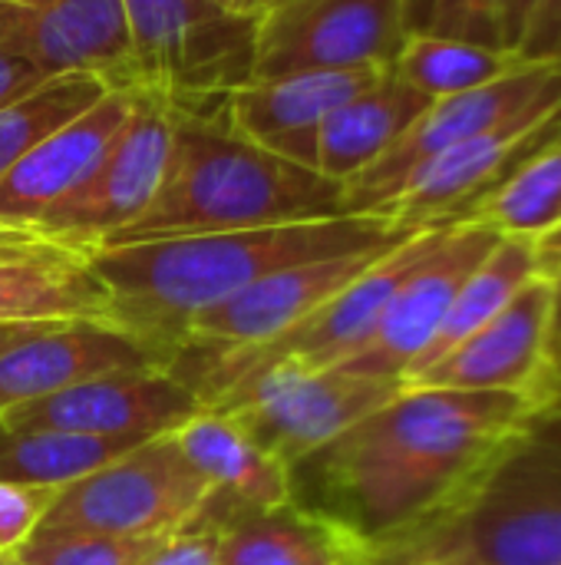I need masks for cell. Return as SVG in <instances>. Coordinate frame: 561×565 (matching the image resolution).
Listing matches in <instances>:
<instances>
[{
    "label": "cell",
    "mask_w": 561,
    "mask_h": 565,
    "mask_svg": "<svg viewBox=\"0 0 561 565\" xmlns=\"http://www.w3.org/2000/svg\"><path fill=\"white\" fill-rule=\"evenodd\" d=\"M175 361L179 351L169 341L139 334L116 321L50 324L0 354V414L93 377L172 371Z\"/></svg>",
    "instance_id": "15"
},
{
    "label": "cell",
    "mask_w": 561,
    "mask_h": 565,
    "mask_svg": "<svg viewBox=\"0 0 561 565\" xmlns=\"http://www.w3.org/2000/svg\"><path fill=\"white\" fill-rule=\"evenodd\" d=\"M215 533V565H367V550L350 533L294 500L274 510H241Z\"/></svg>",
    "instance_id": "21"
},
{
    "label": "cell",
    "mask_w": 561,
    "mask_h": 565,
    "mask_svg": "<svg viewBox=\"0 0 561 565\" xmlns=\"http://www.w3.org/2000/svg\"><path fill=\"white\" fill-rule=\"evenodd\" d=\"M0 565H20V559L13 553H0Z\"/></svg>",
    "instance_id": "39"
},
{
    "label": "cell",
    "mask_w": 561,
    "mask_h": 565,
    "mask_svg": "<svg viewBox=\"0 0 561 565\" xmlns=\"http://www.w3.org/2000/svg\"><path fill=\"white\" fill-rule=\"evenodd\" d=\"M546 0H503V43L506 50H522Z\"/></svg>",
    "instance_id": "33"
},
{
    "label": "cell",
    "mask_w": 561,
    "mask_h": 565,
    "mask_svg": "<svg viewBox=\"0 0 561 565\" xmlns=\"http://www.w3.org/2000/svg\"><path fill=\"white\" fill-rule=\"evenodd\" d=\"M413 232L387 215H334L93 248L89 262L109 288L119 321L175 348V331L185 318L228 301L265 275L317 258L393 248Z\"/></svg>",
    "instance_id": "2"
},
{
    "label": "cell",
    "mask_w": 561,
    "mask_h": 565,
    "mask_svg": "<svg viewBox=\"0 0 561 565\" xmlns=\"http://www.w3.org/2000/svg\"><path fill=\"white\" fill-rule=\"evenodd\" d=\"M218 3L228 10H238V13H258L261 10V0H218Z\"/></svg>",
    "instance_id": "37"
},
{
    "label": "cell",
    "mask_w": 561,
    "mask_h": 565,
    "mask_svg": "<svg viewBox=\"0 0 561 565\" xmlns=\"http://www.w3.org/2000/svg\"><path fill=\"white\" fill-rule=\"evenodd\" d=\"M463 218L483 222L499 235L532 238L542 275L552 278L561 265V136L526 156L456 222Z\"/></svg>",
    "instance_id": "23"
},
{
    "label": "cell",
    "mask_w": 561,
    "mask_h": 565,
    "mask_svg": "<svg viewBox=\"0 0 561 565\" xmlns=\"http://www.w3.org/2000/svg\"><path fill=\"white\" fill-rule=\"evenodd\" d=\"M142 89H109L86 113L36 142L0 182V222L36 225L73 195L126 129Z\"/></svg>",
    "instance_id": "19"
},
{
    "label": "cell",
    "mask_w": 561,
    "mask_h": 565,
    "mask_svg": "<svg viewBox=\"0 0 561 565\" xmlns=\"http://www.w3.org/2000/svg\"><path fill=\"white\" fill-rule=\"evenodd\" d=\"M403 391V381L350 371H301L278 361L235 377L205 411L231 417L261 450L284 467L311 457L384 407Z\"/></svg>",
    "instance_id": "6"
},
{
    "label": "cell",
    "mask_w": 561,
    "mask_h": 565,
    "mask_svg": "<svg viewBox=\"0 0 561 565\" xmlns=\"http://www.w3.org/2000/svg\"><path fill=\"white\" fill-rule=\"evenodd\" d=\"M56 493L60 490L50 487H23L0 480V553H13L23 540L36 533Z\"/></svg>",
    "instance_id": "30"
},
{
    "label": "cell",
    "mask_w": 561,
    "mask_h": 565,
    "mask_svg": "<svg viewBox=\"0 0 561 565\" xmlns=\"http://www.w3.org/2000/svg\"><path fill=\"white\" fill-rule=\"evenodd\" d=\"M172 536H145V540H119L96 533H60L36 530L23 540L13 556L20 565H149Z\"/></svg>",
    "instance_id": "28"
},
{
    "label": "cell",
    "mask_w": 561,
    "mask_h": 565,
    "mask_svg": "<svg viewBox=\"0 0 561 565\" xmlns=\"http://www.w3.org/2000/svg\"><path fill=\"white\" fill-rule=\"evenodd\" d=\"M172 152V106L152 93H139L136 109L89 172V179L53 205L33 228L73 248L93 252L126 225H132L155 199Z\"/></svg>",
    "instance_id": "10"
},
{
    "label": "cell",
    "mask_w": 561,
    "mask_h": 565,
    "mask_svg": "<svg viewBox=\"0 0 561 565\" xmlns=\"http://www.w3.org/2000/svg\"><path fill=\"white\" fill-rule=\"evenodd\" d=\"M0 53L43 76L89 73L109 89H139L122 0H0Z\"/></svg>",
    "instance_id": "12"
},
{
    "label": "cell",
    "mask_w": 561,
    "mask_h": 565,
    "mask_svg": "<svg viewBox=\"0 0 561 565\" xmlns=\"http://www.w3.org/2000/svg\"><path fill=\"white\" fill-rule=\"evenodd\" d=\"M423 93L407 86L393 70L377 83L341 103L317 136V172L347 185L367 166H374L430 106Z\"/></svg>",
    "instance_id": "22"
},
{
    "label": "cell",
    "mask_w": 561,
    "mask_h": 565,
    "mask_svg": "<svg viewBox=\"0 0 561 565\" xmlns=\"http://www.w3.org/2000/svg\"><path fill=\"white\" fill-rule=\"evenodd\" d=\"M208 497V480L185 460L172 434L149 437L63 487L36 530L119 540L179 536Z\"/></svg>",
    "instance_id": "7"
},
{
    "label": "cell",
    "mask_w": 561,
    "mask_h": 565,
    "mask_svg": "<svg viewBox=\"0 0 561 565\" xmlns=\"http://www.w3.org/2000/svg\"><path fill=\"white\" fill-rule=\"evenodd\" d=\"M555 407L561 411V367L555 371Z\"/></svg>",
    "instance_id": "38"
},
{
    "label": "cell",
    "mask_w": 561,
    "mask_h": 565,
    "mask_svg": "<svg viewBox=\"0 0 561 565\" xmlns=\"http://www.w3.org/2000/svg\"><path fill=\"white\" fill-rule=\"evenodd\" d=\"M43 79H46V76H43L36 66H30L26 60L10 56V53H0V106L10 103V99H17L20 93L33 89V86L43 83Z\"/></svg>",
    "instance_id": "34"
},
{
    "label": "cell",
    "mask_w": 561,
    "mask_h": 565,
    "mask_svg": "<svg viewBox=\"0 0 561 565\" xmlns=\"http://www.w3.org/2000/svg\"><path fill=\"white\" fill-rule=\"evenodd\" d=\"M384 73L387 70H334L298 73L284 79H251L222 99V119L251 146L317 169V136L324 119Z\"/></svg>",
    "instance_id": "18"
},
{
    "label": "cell",
    "mask_w": 561,
    "mask_h": 565,
    "mask_svg": "<svg viewBox=\"0 0 561 565\" xmlns=\"http://www.w3.org/2000/svg\"><path fill=\"white\" fill-rule=\"evenodd\" d=\"M549 328H552V281L536 278L489 324L470 334L433 367L410 377L403 387L532 394L555 407Z\"/></svg>",
    "instance_id": "16"
},
{
    "label": "cell",
    "mask_w": 561,
    "mask_h": 565,
    "mask_svg": "<svg viewBox=\"0 0 561 565\" xmlns=\"http://www.w3.org/2000/svg\"><path fill=\"white\" fill-rule=\"evenodd\" d=\"M142 437H86L66 430H13L0 424V480L63 490L112 463Z\"/></svg>",
    "instance_id": "25"
},
{
    "label": "cell",
    "mask_w": 561,
    "mask_h": 565,
    "mask_svg": "<svg viewBox=\"0 0 561 565\" xmlns=\"http://www.w3.org/2000/svg\"><path fill=\"white\" fill-rule=\"evenodd\" d=\"M119 321L89 252L33 225L0 222V324Z\"/></svg>",
    "instance_id": "17"
},
{
    "label": "cell",
    "mask_w": 561,
    "mask_h": 565,
    "mask_svg": "<svg viewBox=\"0 0 561 565\" xmlns=\"http://www.w3.org/2000/svg\"><path fill=\"white\" fill-rule=\"evenodd\" d=\"M268 3H278V0H261V7H268Z\"/></svg>",
    "instance_id": "40"
},
{
    "label": "cell",
    "mask_w": 561,
    "mask_h": 565,
    "mask_svg": "<svg viewBox=\"0 0 561 565\" xmlns=\"http://www.w3.org/2000/svg\"><path fill=\"white\" fill-rule=\"evenodd\" d=\"M410 33L503 46V0H400Z\"/></svg>",
    "instance_id": "29"
},
{
    "label": "cell",
    "mask_w": 561,
    "mask_h": 565,
    "mask_svg": "<svg viewBox=\"0 0 561 565\" xmlns=\"http://www.w3.org/2000/svg\"><path fill=\"white\" fill-rule=\"evenodd\" d=\"M198 394L175 371L106 374L0 414L13 430H66L86 437H162L198 417Z\"/></svg>",
    "instance_id": "13"
},
{
    "label": "cell",
    "mask_w": 561,
    "mask_h": 565,
    "mask_svg": "<svg viewBox=\"0 0 561 565\" xmlns=\"http://www.w3.org/2000/svg\"><path fill=\"white\" fill-rule=\"evenodd\" d=\"M122 10L142 93L185 109L255 79L258 13L218 0H122Z\"/></svg>",
    "instance_id": "5"
},
{
    "label": "cell",
    "mask_w": 561,
    "mask_h": 565,
    "mask_svg": "<svg viewBox=\"0 0 561 565\" xmlns=\"http://www.w3.org/2000/svg\"><path fill=\"white\" fill-rule=\"evenodd\" d=\"M529 60L516 50L503 46H483L473 40H456V36H430V33H410L393 73L423 93L427 99H446L460 96L479 86H489L496 79L513 76L522 70Z\"/></svg>",
    "instance_id": "26"
},
{
    "label": "cell",
    "mask_w": 561,
    "mask_h": 565,
    "mask_svg": "<svg viewBox=\"0 0 561 565\" xmlns=\"http://www.w3.org/2000/svg\"><path fill=\"white\" fill-rule=\"evenodd\" d=\"M347 215L344 185L235 136L222 113L172 109V152L149 209L99 248Z\"/></svg>",
    "instance_id": "3"
},
{
    "label": "cell",
    "mask_w": 561,
    "mask_h": 565,
    "mask_svg": "<svg viewBox=\"0 0 561 565\" xmlns=\"http://www.w3.org/2000/svg\"><path fill=\"white\" fill-rule=\"evenodd\" d=\"M43 328H50V324H0V354L17 348L20 341H26L30 334L43 331Z\"/></svg>",
    "instance_id": "36"
},
{
    "label": "cell",
    "mask_w": 561,
    "mask_h": 565,
    "mask_svg": "<svg viewBox=\"0 0 561 565\" xmlns=\"http://www.w3.org/2000/svg\"><path fill=\"white\" fill-rule=\"evenodd\" d=\"M549 411L555 407L532 394L403 387L288 467L291 500L350 533L370 556L460 503Z\"/></svg>",
    "instance_id": "1"
},
{
    "label": "cell",
    "mask_w": 561,
    "mask_h": 565,
    "mask_svg": "<svg viewBox=\"0 0 561 565\" xmlns=\"http://www.w3.org/2000/svg\"><path fill=\"white\" fill-rule=\"evenodd\" d=\"M387 252L390 248L317 258L265 275L228 301L185 318L175 331V348L179 354H231L261 348L311 318Z\"/></svg>",
    "instance_id": "11"
},
{
    "label": "cell",
    "mask_w": 561,
    "mask_h": 565,
    "mask_svg": "<svg viewBox=\"0 0 561 565\" xmlns=\"http://www.w3.org/2000/svg\"><path fill=\"white\" fill-rule=\"evenodd\" d=\"M552 281V328H549V361L552 374L561 367V265L559 271L549 278Z\"/></svg>",
    "instance_id": "35"
},
{
    "label": "cell",
    "mask_w": 561,
    "mask_h": 565,
    "mask_svg": "<svg viewBox=\"0 0 561 565\" xmlns=\"http://www.w3.org/2000/svg\"><path fill=\"white\" fill-rule=\"evenodd\" d=\"M546 278L542 265H539V252L532 238H519V235H503L493 252L470 271V278L460 285L440 331L433 334V341L427 344V351L417 358V364L410 367V374L403 377V384L410 377H417L420 371L433 367L440 358H446L453 348H460L470 334H476L483 324H489L529 281Z\"/></svg>",
    "instance_id": "24"
},
{
    "label": "cell",
    "mask_w": 561,
    "mask_h": 565,
    "mask_svg": "<svg viewBox=\"0 0 561 565\" xmlns=\"http://www.w3.org/2000/svg\"><path fill=\"white\" fill-rule=\"evenodd\" d=\"M555 411H559V407H555ZM559 414H561V411H559Z\"/></svg>",
    "instance_id": "41"
},
{
    "label": "cell",
    "mask_w": 561,
    "mask_h": 565,
    "mask_svg": "<svg viewBox=\"0 0 561 565\" xmlns=\"http://www.w3.org/2000/svg\"><path fill=\"white\" fill-rule=\"evenodd\" d=\"M542 99H561V63H526L506 79L436 99L423 116L360 175L344 185L347 215H384L403 182L433 156L493 129Z\"/></svg>",
    "instance_id": "9"
},
{
    "label": "cell",
    "mask_w": 561,
    "mask_h": 565,
    "mask_svg": "<svg viewBox=\"0 0 561 565\" xmlns=\"http://www.w3.org/2000/svg\"><path fill=\"white\" fill-rule=\"evenodd\" d=\"M172 437L185 460L208 480V497L185 530H218L241 510L291 503L288 467L261 450L231 417L202 411Z\"/></svg>",
    "instance_id": "20"
},
{
    "label": "cell",
    "mask_w": 561,
    "mask_h": 565,
    "mask_svg": "<svg viewBox=\"0 0 561 565\" xmlns=\"http://www.w3.org/2000/svg\"><path fill=\"white\" fill-rule=\"evenodd\" d=\"M218 533L215 530H182L149 565H215Z\"/></svg>",
    "instance_id": "32"
},
{
    "label": "cell",
    "mask_w": 561,
    "mask_h": 565,
    "mask_svg": "<svg viewBox=\"0 0 561 565\" xmlns=\"http://www.w3.org/2000/svg\"><path fill=\"white\" fill-rule=\"evenodd\" d=\"M367 565H561V414L549 411L433 523Z\"/></svg>",
    "instance_id": "4"
},
{
    "label": "cell",
    "mask_w": 561,
    "mask_h": 565,
    "mask_svg": "<svg viewBox=\"0 0 561 565\" xmlns=\"http://www.w3.org/2000/svg\"><path fill=\"white\" fill-rule=\"evenodd\" d=\"M529 63H561V0H546L529 40L519 50Z\"/></svg>",
    "instance_id": "31"
},
{
    "label": "cell",
    "mask_w": 561,
    "mask_h": 565,
    "mask_svg": "<svg viewBox=\"0 0 561 565\" xmlns=\"http://www.w3.org/2000/svg\"><path fill=\"white\" fill-rule=\"evenodd\" d=\"M109 86L89 73L46 76L33 89L0 106V182L50 132L99 103Z\"/></svg>",
    "instance_id": "27"
},
{
    "label": "cell",
    "mask_w": 561,
    "mask_h": 565,
    "mask_svg": "<svg viewBox=\"0 0 561 565\" xmlns=\"http://www.w3.org/2000/svg\"><path fill=\"white\" fill-rule=\"evenodd\" d=\"M499 238L503 235L483 222H450L436 248L400 285L370 341L347 364H341V371L403 381L440 331L460 285Z\"/></svg>",
    "instance_id": "14"
},
{
    "label": "cell",
    "mask_w": 561,
    "mask_h": 565,
    "mask_svg": "<svg viewBox=\"0 0 561 565\" xmlns=\"http://www.w3.org/2000/svg\"><path fill=\"white\" fill-rule=\"evenodd\" d=\"M407 36L400 0H278L258 10L255 79L393 70Z\"/></svg>",
    "instance_id": "8"
}]
</instances>
